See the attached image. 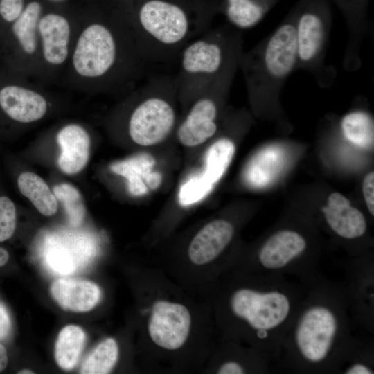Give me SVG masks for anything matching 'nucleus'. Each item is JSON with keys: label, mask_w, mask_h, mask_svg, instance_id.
<instances>
[{"label": "nucleus", "mask_w": 374, "mask_h": 374, "mask_svg": "<svg viewBox=\"0 0 374 374\" xmlns=\"http://www.w3.org/2000/svg\"><path fill=\"white\" fill-rule=\"evenodd\" d=\"M222 274L215 296L216 323L222 339L255 348L275 371L305 287L285 276L233 269Z\"/></svg>", "instance_id": "nucleus-1"}, {"label": "nucleus", "mask_w": 374, "mask_h": 374, "mask_svg": "<svg viewBox=\"0 0 374 374\" xmlns=\"http://www.w3.org/2000/svg\"><path fill=\"white\" fill-rule=\"evenodd\" d=\"M352 324L343 283L321 276L305 288L275 371L339 373L353 341Z\"/></svg>", "instance_id": "nucleus-2"}, {"label": "nucleus", "mask_w": 374, "mask_h": 374, "mask_svg": "<svg viewBox=\"0 0 374 374\" xmlns=\"http://www.w3.org/2000/svg\"><path fill=\"white\" fill-rule=\"evenodd\" d=\"M148 63L127 17L108 6L79 17L71 53L61 81L89 93L135 87Z\"/></svg>", "instance_id": "nucleus-3"}, {"label": "nucleus", "mask_w": 374, "mask_h": 374, "mask_svg": "<svg viewBox=\"0 0 374 374\" xmlns=\"http://www.w3.org/2000/svg\"><path fill=\"white\" fill-rule=\"evenodd\" d=\"M217 0H138L125 14L148 63L178 59L190 42L211 28Z\"/></svg>", "instance_id": "nucleus-4"}, {"label": "nucleus", "mask_w": 374, "mask_h": 374, "mask_svg": "<svg viewBox=\"0 0 374 374\" xmlns=\"http://www.w3.org/2000/svg\"><path fill=\"white\" fill-rule=\"evenodd\" d=\"M243 53L240 32L231 26L210 28L190 42L178 57L175 77L177 95L192 103L229 67L239 62Z\"/></svg>", "instance_id": "nucleus-5"}, {"label": "nucleus", "mask_w": 374, "mask_h": 374, "mask_svg": "<svg viewBox=\"0 0 374 374\" xmlns=\"http://www.w3.org/2000/svg\"><path fill=\"white\" fill-rule=\"evenodd\" d=\"M319 256L312 251L308 238L292 228H281L269 235L251 256L235 261L230 269L285 276L304 287L322 275Z\"/></svg>", "instance_id": "nucleus-6"}, {"label": "nucleus", "mask_w": 374, "mask_h": 374, "mask_svg": "<svg viewBox=\"0 0 374 374\" xmlns=\"http://www.w3.org/2000/svg\"><path fill=\"white\" fill-rule=\"evenodd\" d=\"M295 15L294 6L270 35L242 53L238 69L251 96L278 91L297 69Z\"/></svg>", "instance_id": "nucleus-7"}, {"label": "nucleus", "mask_w": 374, "mask_h": 374, "mask_svg": "<svg viewBox=\"0 0 374 374\" xmlns=\"http://www.w3.org/2000/svg\"><path fill=\"white\" fill-rule=\"evenodd\" d=\"M130 97L127 132L135 143L152 146L166 140L176 125L173 99L178 96L175 77H151Z\"/></svg>", "instance_id": "nucleus-8"}, {"label": "nucleus", "mask_w": 374, "mask_h": 374, "mask_svg": "<svg viewBox=\"0 0 374 374\" xmlns=\"http://www.w3.org/2000/svg\"><path fill=\"white\" fill-rule=\"evenodd\" d=\"M44 7L29 1L18 18L0 37V64L8 71L37 80L39 68V19Z\"/></svg>", "instance_id": "nucleus-9"}, {"label": "nucleus", "mask_w": 374, "mask_h": 374, "mask_svg": "<svg viewBox=\"0 0 374 374\" xmlns=\"http://www.w3.org/2000/svg\"><path fill=\"white\" fill-rule=\"evenodd\" d=\"M297 69L311 71L323 84L325 50L332 24L328 0H299L294 6Z\"/></svg>", "instance_id": "nucleus-10"}, {"label": "nucleus", "mask_w": 374, "mask_h": 374, "mask_svg": "<svg viewBox=\"0 0 374 374\" xmlns=\"http://www.w3.org/2000/svg\"><path fill=\"white\" fill-rule=\"evenodd\" d=\"M79 17L59 10L42 13L37 24L39 68L37 82L44 85L62 80L78 26Z\"/></svg>", "instance_id": "nucleus-11"}, {"label": "nucleus", "mask_w": 374, "mask_h": 374, "mask_svg": "<svg viewBox=\"0 0 374 374\" xmlns=\"http://www.w3.org/2000/svg\"><path fill=\"white\" fill-rule=\"evenodd\" d=\"M43 87L0 64V116L19 125L43 119L53 105V97Z\"/></svg>", "instance_id": "nucleus-12"}, {"label": "nucleus", "mask_w": 374, "mask_h": 374, "mask_svg": "<svg viewBox=\"0 0 374 374\" xmlns=\"http://www.w3.org/2000/svg\"><path fill=\"white\" fill-rule=\"evenodd\" d=\"M233 81L231 75L224 73L193 100L188 112L177 128V136L182 145L197 146L215 134L220 106Z\"/></svg>", "instance_id": "nucleus-13"}, {"label": "nucleus", "mask_w": 374, "mask_h": 374, "mask_svg": "<svg viewBox=\"0 0 374 374\" xmlns=\"http://www.w3.org/2000/svg\"><path fill=\"white\" fill-rule=\"evenodd\" d=\"M344 266L343 283L353 323L366 333L374 335V261L359 256Z\"/></svg>", "instance_id": "nucleus-14"}, {"label": "nucleus", "mask_w": 374, "mask_h": 374, "mask_svg": "<svg viewBox=\"0 0 374 374\" xmlns=\"http://www.w3.org/2000/svg\"><path fill=\"white\" fill-rule=\"evenodd\" d=\"M192 327V313L182 303L161 299L152 303L147 330L150 339L158 348L168 351L181 349Z\"/></svg>", "instance_id": "nucleus-15"}, {"label": "nucleus", "mask_w": 374, "mask_h": 374, "mask_svg": "<svg viewBox=\"0 0 374 374\" xmlns=\"http://www.w3.org/2000/svg\"><path fill=\"white\" fill-rule=\"evenodd\" d=\"M235 150L234 143L226 137L220 138L211 145L204 157V170L191 177L181 186V204L195 203L211 190L228 168Z\"/></svg>", "instance_id": "nucleus-16"}, {"label": "nucleus", "mask_w": 374, "mask_h": 374, "mask_svg": "<svg viewBox=\"0 0 374 374\" xmlns=\"http://www.w3.org/2000/svg\"><path fill=\"white\" fill-rule=\"evenodd\" d=\"M235 235L234 225L224 219L211 221L194 236L188 257L194 265H208L220 258Z\"/></svg>", "instance_id": "nucleus-17"}, {"label": "nucleus", "mask_w": 374, "mask_h": 374, "mask_svg": "<svg viewBox=\"0 0 374 374\" xmlns=\"http://www.w3.org/2000/svg\"><path fill=\"white\" fill-rule=\"evenodd\" d=\"M321 211L326 225L338 238L350 242L361 239L366 234L364 215L352 206L350 201L341 193L330 194Z\"/></svg>", "instance_id": "nucleus-18"}, {"label": "nucleus", "mask_w": 374, "mask_h": 374, "mask_svg": "<svg viewBox=\"0 0 374 374\" xmlns=\"http://www.w3.org/2000/svg\"><path fill=\"white\" fill-rule=\"evenodd\" d=\"M214 373L217 374H267L274 371L271 364L255 348L234 340H223Z\"/></svg>", "instance_id": "nucleus-19"}, {"label": "nucleus", "mask_w": 374, "mask_h": 374, "mask_svg": "<svg viewBox=\"0 0 374 374\" xmlns=\"http://www.w3.org/2000/svg\"><path fill=\"white\" fill-rule=\"evenodd\" d=\"M56 141L61 148L57 159L59 168L67 175L80 172L89 159L91 136L88 130L80 123H69L58 130Z\"/></svg>", "instance_id": "nucleus-20"}, {"label": "nucleus", "mask_w": 374, "mask_h": 374, "mask_svg": "<svg viewBox=\"0 0 374 374\" xmlns=\"http://www.w3.org/2000/svg\"><path fill=\"white\" fill-rule=\"evenodd\" d=\"M155 163L151 154L142 152L115 161L109 168L113 172L126 178L132 195L141 196L157 189L162 182L161 174L152 170Z\"/></svg>", "instance_id": "nucleus-21"}, {"label": "nucleus", "mask_w": 374, "mask_h": 374, "mask_svg": "<svg viewBox=\"0 0 374 374\" xmlns=\"http://www.w3.org/2000/svg\"><path fill=\"white\" fill-rule=\"evenodd\" d=\"M51 293L63 309L78 312L91 310L100 298L98 286L86 280L57 279L52 283Z\"/></svg>", "instance_id": "nucleus-22"}, {"label": "nucleus", "mask_w": 374, "mask_h": 374, "mask_svg": "<svg viewBox=\"0 0 374 374\" xmlns=\"http://www.w3.org/2000/svg\"><path fill=\"white\" fill-rule=\"evenodd\" d=\"M278 0H217L218 14L238 29L256 26L277 3Z\"/></svg>", "instance_id": "nucleus-23"}, {"label": "nucleus", "mask_w": 374, "mask_h": 374, "mask_svg": "<svg viewBox=\"0 0 374 374\" xmlns=\"http://www.w3.org/2000/svg\"><path fill=\"white\" fill-rule=\"evenodd\" d=\"M21 193L27 197L35 208L44 216H51L57 212V200L45 181L32 172H21L17 178Z\"/></svg>", "instance_id": "nucleus-24"}, {"label": "nucleus", "mask_w": 374, "mask_h": 374, "mask_svg": "<svg viewBox=\"0 0 374 374\" xmlns=\"http://www.w3.org/2000/svg\"><path fill=\"white\" fill-rule=\"evenodd\" d=\"M283 161V154L276 148L262 150L249 163L244 172L246 182L256 188L270 183L280 170Z\"/></svg>", "instance_id": "nucleus-25"}, {"label": "nucleus", "mask_w": 374, "mask_h": 374, "mask_svg": "<svg viewBox=\"0 0 374 374\" xmlns=\"http://www.w3.org/2000/svg\"><path fill=\"white\" fill-rule=\"evenodd\" d=\"M86 336L82 329L75 325L65 326L60 332L55 350V360L64 370L72 369L83 350Z\"/></svg>", "instance_id": "nucleus-26"}, {"label": "nucleus", "mask_w": 374, "mask_h": 374, "mask_svg": "<svg viewBox=\"0 0 374 374\" xmlns=\"http://www.w3.org/2000/svg\"><path fill=\"white\" fill-rule=\"evenodd\" d=\"M373 336L363 338L354 336L353 341L339 374H373Z\"/></svg>", "instance_id": "nucleus-27"}, {"label": "nucleus", "mask_w": 374, "mask_h": 374, "mask_svg": "<svg viewBox=\"0 0 374 374\" xmlns=\"http://www.w3.org/2000/svg\"><path fill=\"white\" fill-rule=\"evenodd\" d=\"M344 136L353 144L365 149L373 146L374 125L371 115L363 111L347 114L341 122Z\"/></svg>", "instance_id": "nucleus-28"}, {"label": "nucleus", "mask_w": 374, "mask_h": 374, "mask_svg": "<svg viewBox=\"0 0 374 374\" xmlns=\"http://www.w3.org/2000/svg\"><path fill=\"white\" fill-rule=\"evenodd\" d=\"M118 355L116 341L107 338L101 341L83 362L80 373L82 374L109 373Z\"/></svg>", "instance_id": "nucleus-29"}, {"label": "nucleus", "mask_w": 374, "mask_h": 374, "mask_svg": "<svg viewBox=\"0 0 374 374\" xmlns=\"http://www.w3.org/2000/svg\"><path fill=\"white\" fill-rule=\"evenodd\" d=\"M341 11L354 40L349 48L348 56L355 57V47L360 41V36L366 26V13L369 0H333Z\"/></svg>", "instance_id": "nucleus-30"}, {"label": "nucleus", "mask_w": 374, "mask_h": 374, "mask_svg": "<svg viewBox=\"0 0 374 374\" xmlns=\"http://www.w3.org/2000/svg\"><path fill=\"white\" fill-rule=\"evenodd\" d=\"M57 202L63 206L70 224L78 226L86 214V207L82 195L77 188L71 184L62 183L53 189Z\"/></svg>", "instance_id": "nucleus-31"}, {"label": "nucleus", "mask_w": 374, "mask_h": 374, "mask_svg": "<svg viewBox=\"0 0 374 374\" xmlns=\"http://www.w3.org/2000/svg\"><path fill=\"white\" fill-rule=\"evenodd\" d=\"M17 222L16 208L6 196L0 197V242L8 240L13 235Z\"/></svg>", "instance_id": "nucleus-32"}, {"label": "nucleus", "mask_w": 374, "mask_h": 374, "mask_svg": "<svg viewBox=\"0 0 374 374\" xmlns=\"http://www.w3.org/2000/svg\"><path fill=\"white\" fill-rule=\"evenodd\" d=\"M28 3L26 0H0V37L18 18Z\"/></svg>", "instance_id": "nucleus-33"}, {"label": "nucleus", "mask_w": 374, "mask_h": 374, "mask_svg": "<svg viewBox=\"0 0 374 374\" xmlns=\"http://www.w3.org/2000/svg\"><path fill=\"white\" fill-rule=\"evenodd\" d=\"M362 192L370 214L374 215V173L367 174L362 183Z\"/></svg>", "instance_id": "nucleus-34"}, {"label": "nucleus", "mask_w": 374, "mask_h": 374, "mask_svg": "<svg viewBox=\"0 0 374 374\" xmlns=\"http://www.w3.org/2000/svg\"><path fill=\"white\" fill-rule=\"evenodd\" d=\"M11 330V320L6 307L0 303V339H6Z\"/></svg>", "instance_id": "nucleus-35"}, {"label": "nucleus", "mask_w": 374, "mask_h": 374, "mask_svg": "<svg viewBox=\"0 0 374 374\" xmlns=\"http://www.w3.org/2000/svg\"><path fill=\"white\" fill-rule=\"evenodd\" d=\"M110 3L112 6L121 10L125 14L130 9L133 4L138 0H112Z\"/></svg>", "instance_id": "nucleus-36"}, {"label": "nucleus", "mask_w": 374, "mask_h": 374, "mask_svg": "<svg viewBox=\"0 0 374 374\" xmlns=\"http://www.w3.org/2000/svg\"><path fill=\"white\" fill-rule=\"evenodd\" d=\"M8 363V356L5 347L0 344V371H3Z\"/></svg>", "instance_id": "nucleus-37"}, {"label": "nucleus", "mask_w": 374, "mask_h": 374, "mask_svg": "<svg viewBox=\"0 0 374 374\" xmlns=\"http://www.w3.org/2000/svg\"><path fill=\"white\" fill-rule=\"evenodd\" d=\"M18 373H20V374H31V373H34V372H33L32 371L30 370H23V371H21L19 372H18Z\"/></svg>", "instance_id": "nucleus-38"}, {"label": "nucleus", "mask_w": 374, "mask_h": 374, "mask_svg": "<svg viewBox=\"0 0 374 374\" xmlns=\"http://www.w3.org/2000/svg\"><path fill=\"white\" fill-rule=\"evenodd\" d=\"M48 2H51V3H60L64 2L66 0H47Z\"/></svg>", "instance_id": "nucleus-39"}]
</instances>
